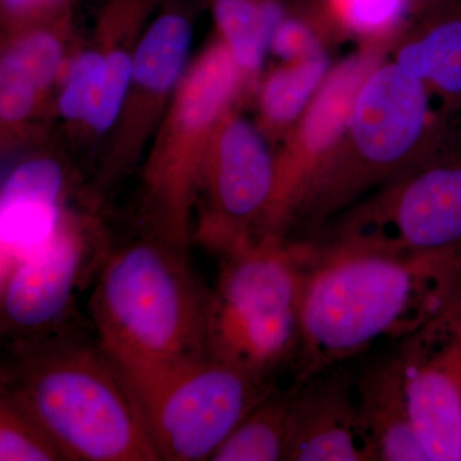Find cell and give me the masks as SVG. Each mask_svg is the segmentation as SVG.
Returning a JSON list of instances; mask_svg holds the SVG:
<instances>
[{
  "instance_id": "6da1fadb",
  "label": "cell",
  "mask_w": 461,
  "mask_h": 461,
  "mask_svg": "<svg viewBox=\"0 0 461 461\" xmlns=\"http://www.w3.org/2000/svg\"><path fill=\"white\" fill-rule=\"evenodd\" d=\"M314 244L294 384L350 363L375 346L399 344L461 287V250L411 256Z\"/></svg>"
},
{
  "instance_id": "7a4b0ae2",
  "label": "cell",
  "mask_w": 461,
  "mask_h": 461,
  "mask_svg": "<svg viewBox=\"0 0 461 461\" xmlns=\"http://www.w3.org/2000/svg\"><path fill=\"white\" fill-rule=\"evenodd\" d=\"M2 393L41 424L67 460H160L132 391L100 345L23 342L3 373Z\"/></svg>"
},
{
  "instance_id": "3957f363",
  "label": "cell",
  "mask_w": 461,
  "mask_h": 461,
  "mask_svg": "<svg viewBox=\"0 0 461 461\" xmlns=\"http://www.w3.org/2000/svg\"><path fill=\"white\" fill-rule=\"evenodd\" d=\"M456 145L427 87L390 58L364 80L336 156L314 182L288 239H311L357 202Z\"/></svg>"
},
{
  "instance_id": "277c9868",
  "label": "cell",
  "mask_w": 461,
  "mask_h": 461,
  "mask_svg": "<svg viewBox=\"0 0 461 461\" xmlns=\"http://www.w3.org/2000/svg\"><path fill=\"white\" fill-rule=\"evenodd\" d=\"M208 302L187 249L151 235L109 257L90 312L100 348L129 366L206 353Z\"/></svg>"
},
{
  "instance_id": "5b68a950",
  "label": "cell",
  "mask_w": 461,
  "mask_h": 461,
  "mask_svg": "<svg viewBox=\"0 0 461 461\" xmlns=\"http://www.w3.org/2000/svg\"><path fill=\"white\" fill-rule=\"evenodd\" d=\"M314 254L312 240L278 238L254 240L223 254L209 291L206 354L264 377L294 369Z\"/></svg>"
},
{
  "instance_id": "8992f818",
  "label": "cell",
  "mask_w": 461,
  "mask_h": 461,
  "mask_svg": "<svg viewBox=\"0 0 461 461\" xmlns=\"http://www.w3.org/2000/svg\"><path fill=\"white\" fill-rule=\"evenodd\" d=\"M244 90L241 69L220 38L187 67L160 120L142 173L151 235L189 247L209 148L218 124Z\"/></svg>"
},
{
  "instance_id": "52a82bcc",
  "label": "cell",
  "mask_w": 461,
  "mask_h": 461,
  "mask_svg": "<svg viewBox=\"0 0 461 461\" xmlns=\"http://www.w3.org/2000/svg\"><path fill=\"white\" fill-rule=\"evenodd\" d=\"M138 402L160 460H212L240 421L276 390L206 353L117 366Z\"/></svg>"
},
{
  "instance_id": "ba28073f",
  "label": "cell",
  "mask_w": 461,
  "mask_h": 461,
  "mask_svg": "<svg viewBox=\"0 0 461 461\" xmlns=\"http://www.w3.org/2000/svg\"><path fill=\"white\" fill-rule=\"evenodd\" d=\"M327 247L429 256L461 250V147L409 169L330 221Z\"/></svg>"
},
{
  "instance_id": "9c48e42d",
  "label": "cell",
  "mask_w": 461,
  "mask_h": 461,
  "mask_svg": "<svg viewBox=\"0 0 461 461\" xmlns=\"http://www.w3.org/2000/svg\"><path fill=\"white\" fill-rule=\"evenodd\" d=\"M259 127L230 108L206 156L194 235L221 256L254 241L275 186L276 156Z\"/></svg>"
},
{
  "instance_id": "30bf717a",
  "label": "cell",
  "mask_w": 461,
  "mask_h": 461,
  "mask_svg": "<svg viewBox=\"0 0 461 461\" xmlns=\"http://www.w3.org/2000/svg\"><path fill=\"white\" fill-rule=\"evenodd\" d=\"M390 50L359 45L333 65L313 102L275 153V186L258 239L290 238L309 190L338 153L364 80Z\"/></svg>"
},
{
  "instance_id": "8fae6325",
  "label": "cell",
  "mask_w": 461,
  "mask_h": 461,
  "mask_svg": "<svg viewBox=\"0 0 461 461\" xmlns=\"http://www.w3.org/2000/svg\"><path fill=\"white\" fill-rule=\"evenodd\" d=\"M395 348L429 461H461V287Z\"/></svg>"
},
{
  "instance_id": "7c38bea8",
  "label": "cell",
  "mask_w": 461,
  "mask_h": 461,
  "mask_svg": "<svg viewBox=\"0 0 461 461\" xmlns=\"http://www.w3.org/2000/svg\"><path fill=\"white\" fill-rule=\"evenodd\" d=\"M89 254L86 227L71 213L45 247L0 275L3 330L23 342L45 339L74 302Z\"/></svg>"
},
{
  "instance_id": "4fadbf2b",
  "label": "cell",
  "mask_w": 461,
  "mask_h": 461,
  "mask_svg": "<svg viewBox=\"0 0 461 461\" xmlns=\"http://www.w3.org/2000/svg\"><path fill=\"white\" fill-rule=\"evenodd\" d=\"M193 39L189 17L166 3L133 51L131 84L114 126L115 140L105 168L120 172L140 154L151 127L163 118L182 76Z\"/></svg>"
},
{
  "instance_id": "5bb4252c",
  "label": "cell",
  "mask_w": 461,
  "mask_h": 461,
  "mask_svg": "<svg viewBox=\"0 0 461 461\" xmlns=\"http://www.w3.org/2000/svg\"><path fill=\"white\" fill-rule=\"evenodd\" d=\"M286 460H377L348 364L294 384Z\"/></svg>"
},
{
  "instance_id": "9a60e30c",
  "label": "cell",
  "mask_w": 461,
  "mask_h": 461,
  "mask_svg": "<svg viewBox=\"0 0 461 461\" xmlns=\"http://www.w3.org/2000/svg\"><path fill=\"white\" fill-rule=\"evenodd\" d=\"M445 117L461 112V0H439L411 18L390 50Z\"/></svg>"
},
{
  "instance_id": "2e32d148",
  "label": "cell",
  "mask_w": 461,
  "mask_h": 461,
  "mask_svg": "<svg viewBox=\"0 0 461 461\" xmlns=\"http://www.w3.org/2000/svg\"><path fill=\"white\" fill-rule=\"evenodd\" d=\"M355 384L377 461H429L412 420L396 348L355 373Z\"/></svg>"
},
{
  "instance_id": "e0dca14e",
  "label": "cell",
  "mask_w": 461,
  "mask_h": 461,
  "mask_svg": "<svg viewBox=\"0 0 461 461\" xmlns=\"http://www.w3.org/2000/svg\"><path fill=\"white\" fill-rule=\"evenodd\" d=\"M329 51L281 62L258 86L260 131L269 142L282 141L295 126L332 69Z\"/></svg>"
},
{
  "instance_id": "ac0fdd59",
  "label": "cell",
  "mask_w": 461,
  "mask_h": 461,
  "mask_svg": "<svg viewBox=\"0 0 461 461\" xmlns=\"http://www.w3.org/2000/svg\"><path fill=\"white\" fill-rule=\"evenodd\" d=\"M213 14L218 38L229 48L247 89L259 83L273 32L291 0H204Z\"/></svg>"
},
{
  "instance_id": "d6986e66",
  "label": "cell",
  "mask_w": 461,
  "mask_h": 461,
  "mask_svg": "<svg viewBox=\"0 0 461 461\" xmlns=\"http://www.w3.org/2000/svg\"><path fill=\"white\" fill-rule=\"evenodd\" d=\"M330 41L393 48L412 17L411 0H303Z\"/></svg>"
},
{
  "instance_id": "ffe728a7",
  "label": "cell",
  "mask_w": 461,
  "mask_h": 461,
  "mask_svg": "<svg viewBox=\"0 0 461 461\" xmlns=\"http://www.w3.org/2000/svg\"><path fill=\"white\" fill-rule=\"evenodd\" d=\"M294 384L276 390L251 409L212 461L286 460Z\"/></svg>"
},
{
  "instance_id": "44dd1931",
  "label": "cell",
  "mask_w": 461,
  "mask_h": 461,
  "mask_svg": "<svg viewBox=\"0 0 461 461\" xmlns=\"http://www.w3.org/2000/svg\"><path fill=\"white\" fill-rule=\"evenodd\" d=\"M71 11L63 16L11 32L0 66V76L16 77L47 93L63 63V38Z\"/></svg>"
},
{
  "instance_id": "7402d4cb",
  "label": "cell",
  "mask_w": 461,
  "mask_h": 461,
  "mask_svg": "<svg viewBox=\"0 0 461 461\" xmlns=\"http://www.w3.org/2000/svg\"><path fill=\"white\" fill-rule=\"evenodd\" d=\"M69 214L65 205L47 203L0 204V275L45 247Z\"/></svg>"
},
{
  "instance_id": "603a6c76",
  "label": "cell",
  "mask_w": 461,
  "mask_h": 461,
  "mask_svg": "<svg viewBox=\"0 0 461 461\" xmlns=\"http://www.w3.org/2000/svg\"><path fill=\"white\" fill-rule=\"evenodd\" d=\"M67 460L41 423L2 393L0 397V461Z\"/></svg>"
},
{
  "instance_id": "cb8c5ba5",
  "label": "cell",
  "mask_w": 461,
  "mask_h": 461,
  "mask_svg": "<svg viewBox=\"0 0 461 461\" xmlns=\"http://www.w3.org/2000/svg\"><path fill=\"white\" fill-rule=\"evenodd\" d=\"M67 187L65 169L56 159L30 158L14 167L3 181L0 204L33 202L65 205Z\"/></svg>"
},
{
  "instance_id": "d4e9b609",
  "label": "cell",
  "mask_w": 461,
  "mask_h": 461,
  "mask_svg": "<svg viewBox=\"0 0 461 461\" xmlns=\"http://www.w3.org/2000/svg\"><path fill=\"white\" fill-rule=\"evenodd\" d=\"M104 68V51L87 48L69 66L58 108L67 120L85 122Z\"/></svg>"
},
{
  "instance_id": "484cf974",
  "label": "cell",
  "mask_w": 461,
  "mask_h": 461,
  "mask_svg": "<svg viewBox=\"0 0 461 461\" xmlns=\"http://www.w3.org/2000/svg\"><path fill=\"white\" fill-rule=\"evenodd\" d=\"M42 95L32 85L16 77L0 76V117L3 126L25 122L36 111Z\"/></svg>"
},
{
  "instance_id": "4316f807",
  "label": "cell",
  "mask_w": 461,
  "mask_h": 461,
  "mask_svg": "<svg viewBox=\"0 0 461 461\" xmlns=\"http://www.w3.org/2000/svg\"><path fill=\"white\" fill-rule=\"evenodd\" d=\"M437 2H439V0H411L412 16L418 14V12L423 11L424 8L435 5Z\"/></svg>"
}]
</instances>
